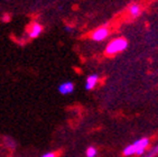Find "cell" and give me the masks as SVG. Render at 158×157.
I'll list each match as a JSON object with an SVG mask.
<instances>
[{
    "instance_id": "1",
    "label": "cell",
    "mask_w": 158,
    "mask_h": 157,
    "mask_svg": "<svg viewBox=\"0 0 158 157\" xmlns=\"http://www.w3.org/2000/svg\"><path fill=\"white\" fill-rule=\"evenodd\" d=\"M127 47H128L127 39L122 38V37H119V38L112 39V40L106 45V54H108V55L118 54V53H120V52L127 49Z\"/></svg>"
},
{
    "instance_id": "2",
    "label": "cell",
    "mask_w": 158,
    "mask_h": 157,
    "mask_svg": "<svg viewBox=\"0 0 158 157\" xmlns=\"http://www.w3.org/2000/svg\"><path fill=\"white\" fill-rule=\"evenodd\" d=\"M110 35V29L106 26H102V27L95 29L93 33L91 34V38L95 42H102L106 37Z\"/></svg>"
},
{
    "instance_id": "3",
    "label": "cell",
    "mask_w": 158,
    "mask_h": 157,
    "mask_svg": "<svg viewBox=\"0 0 158 157\" xmlns=\"http://www.w3.org/2000/svg\"><path fill=\"white\" fill-rule=\"evenodd\" d=\"M135 147H136V155L138 156H143L146 151V148L149 146V139L148 138H140L134 142Z\"/></svg>"
},
{
    "instance_id": "4",
    "label": "cell",
    "mask_w": 158,
    "mask_h": 157,
    "mask_svg": "<svg viewBox=\"0 0 158 157\" xmlns=\"http://www.w3.org/2000/svg\"><path fill=\"white\" fill-rule=\"evenodd\" d=\"M73 91H74V84H73V82H71V81L63 82V83L60 84V87H58V92L61 94H64V95L71 94Z\"/></svg>"
},
{
    "instance_id": "5",
    "label": "cell",
    "mask_w": 158,
    "mask_h": 157,
    "mask_svg": "<svg viewBox=\"0 0 158 157\" xmlns=\"http://www.w3.org/2000/svg\"><path fill=\"white\" fill-rule=\"evenodd\" d=\"M43 32V26L38 23H34V24L31 25V27H29V37L31 38H36L38 37L42 34Z\"/></svg>"
},
{
    "instance_id": "6",
    "label": "cell",
    "mask_w": 158,
    "mask_h": 157,
    "mask_svg": "<svg viewBox=\"0 0 158 157\" xmlns=\"http://www.w3.org/2000/svg\"><path fill=\"white\" fill-rule=\"evenodd\" d=\"M99 81V75L98 74H91L86 78V83H85V89L86 90H92L95 88Z\"/></svg>"
},
{
    "instance_id": "7",
    "label": "cell",
    "mask_w": 158,
    "mask_h": 157,
    "mask_svg": "<svg viewBox=\"0 0 158 157\" xmlns=\"http://www.w3.org/2000/svg\"><path fill=\"white\" fill-rule=\"evenodd\" d=\"M128 11H129V14H130L131 17H134V18H137L138 16L141 14V7H140L138 3H132V5L129 7Z\"/></svg>"
},
{
    "instance_id": "8",
    "label": "cell",
    "mask_w": 158,
    "mask_h": 157,
    "mask_svg": "<svg viewBox=\"0 0 158 157\" xmlns=\"http://www.w3.org/2000/svg\"><path fill=\"white\" fill-rule=\"evenodd\" d=\"M123 155H125V156H132V155H136V147H135L134 144L128 145L127 147L123 149Z\"/></svg>"
},
{
    "instance_id": "9",
    "label": "cell",
    "mask_w": 158,
    "mask_h": 157,
    "mask_svg": "<svg viewBox=\"0 0 158 157\" xmlns=\"http://www.w3.org/2000/svg\"><path fill=\"white\" fill-rule=\"evenodd\" d=\"M157 155H158V144L152 149H150L147 154H143V157H156Z\"/></svg>"
},
{
    "instance_id": "10",
    "label": "cell",
    "mask_w": 158,
    "mask_h": 157,
    "mask_svg": "<svg viewBox=\"0 0 158 157\" xmlns=\"http://www.w3.org/2000/svg\"><path fill=\"white\" fill-rule=\"evenodd\" d=\"M86 157H95L98 155V151L97 148L93 147V146H90V147L86 149Z\"/></svg>"
},
{
    "instance_id": "11",
    "label": "cell",
    "mask_w": 158,
    "mask_h": 157,
    "mask_svg": "<svg viewBox=\"0 0 158 157\" xmlns=\"http://www.w3.org/2000/svg\"><path fill=\"white\" fill-rule=\"evenodd\" d=\"M6 145L8 146V147H10V148H15L16 142H14L12 139H10V138H6Z\"/></svg>"
},
{
    "instance_id": "12",
    "label": "cell",
    "mask_w": 158,
    "mask_h": 157,
    "mask_svg": "<svg viewBox=\"0 0 158 157\" xmlns=\"http://www.w3.org/2000/svg\"><path fill=\"white\" fill-rule=\"evenodd\" d=\"M42 157H56V156H55L54 153H52V151H48V153H45V154L43 155Z\"/></svg>"
},
{
    "instance_id": "13",
    "label": "cell",
    "mask_w": 158,
    "mask_h": 157,
    "mask_svg": "<svg viewBox=\"0 0 158 157\" xmlns=\"http://www.w3.org/2000/svg\"><path fill=\"white\" fill-rule=\"evenodd\" d=\"M65 29H66V32H71V30L73 29V28L70 27V26H66V27H65Z\"/></svg>"
}]
</instances>
